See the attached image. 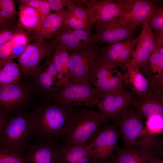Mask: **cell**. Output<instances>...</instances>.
<instances>
[{"instance_id":"cell-1","label":"cell","mask_w":163,"mask_h":163,"mask_svg":"<svg viewBox=\"0 0 163 163\" xmlns=\"http://www.w3.org/2000/svg\"><path fill=\"white\" fill-rule=\"evenodd\" d=\"M63 104L51 100L33 107L36 121L34 136L39 142H59L64 129L74 113L80 107Z\"/></svg>"},{"instance_id":"cell-2","label":"cell","mask_w":163,"mask_h":163,"mask_svg":"<svg viewBox=\"0 0 163 163\" xmlns=\"http://www.w3.org/2000/svg\"><path fill=\"white\" fill-rule=\"evenodd\" d=\"M109 123L99 111L91 108L81 107L66 125L60 141L61 145H86L95 133Z\"/></svg>"},{"instance_id":"cell-3","label":"cell","mask_w":163,"mask_h":163,"mask_svg":"<svg viewBox=\"0 0 163 163\" xmlns=\"http://www.w3.org/2000/svg\"><path fill=\"white\" fill-rule=\"evenodd\" d=\"M7 115V123L0 134V149L24 155L34 136L36 125L34 113L24 110Z\"/></svg>"},{"instance_id":"cell-4","label":"cell","mask_w":163,"mask_h":163,"mask_svg":"<svg viewBox=\"0 0 163 163\" xmlns=\"http://www.w3.org/2000/svg\"><path fill=\"white\" fill-rule=\"evenodd\" d=\"M143 118L131 106L113 123L118 126L124 146L157 150L160 140L148 131Z\"/></svg>"},{"instance_id":"cell-5","label":"cell","mask_w":163,"mask_h":163,"mask_svg":"<svg viewBox=\"0 0 163 163\" xmlns=\"http://www.w3.org/2000/svg\"><path fill=\"white\" fill-rule=\"evenodd\" d=\"M103 95L89 82H69L53 94L51 99L63 104L91 108L96 106Z\"/></svg>"},{"instance_id":"cell-6","label":"cell","mask_w":163,"mask_h":163,"mask_svg":"<svg viewBox=\"0 0 163 163\" xmlns=\"http://www.w3.org/2000/svg\"><path fill=\"white\" fill-rule=\"evenodd\" d=\"M101 46L94 43L82 49L68 50L70 61L69 82H89V79L95 65Z\"/></svg>"},{"instance_id":"cell-7","label":"cell","mask_w":163,"mask_h":163,"mask_svg":"<svg viewBox=\"0 0 163 163\" xmlns=\"http://www.w3.org/2000/svg\"><path fill=\"white\" fill-rule=\"evenodd\" d=\"M133 0H75L91 13L93 24H98L122 17Z\"/></svg>"},{"instance_id":"cell-8","label":"cell","mask_w":163,"mask_h":163,"mask_svg":"<svg viewBox=\"0 0 163 163\" xmlns=\"http://www.w3.org/2000/svg\"><path fill=\"white\" fill-rule=\"evenodd\" d=\"M138 98L122 87L104 94L96 106L109 122L113 123Z\"/></svg>"},{"instance_id":"cell-9","label":"cell","mask_w":163,"mask_h":163,"mask_svg":"<svg viewBox=\"0 0 163 163\" xmlns=\"http://www.w3.org/2000/svg\"><path fill=\"white\" fill-rule=\"evenodd\" d=\"M119 133L117 124L110 122L95 133L86 144L93 149L92 159H111L118 148Z\"/></svg>"},{"instance_id":"cell-10","label":"cell","mask_w":163,"mask_h":163,"mask_svg":"<svg viewBox=\"0 0 163 163\" xmlns=\"http://www.w3.org/2000/svg\"><path fill=\"white\" fill-rule=\"evenodd\" d=\"M55 48L53 43L43 39L38 40L28 44L24 52L17 58L22 74L31 76L44 58L54 54Z\"/></svg>"},{"instance_id":"cell-11","label":"cell","mask_w":163,"mask_h":163,"mask_svg":"<svg viewBox=\"0 0 163 163\" xmlns=\"http://www.w3.org/2000/svg\"><path fill=\"white\" fill-rule=\"evenodd\" d=\"M117 69L98 56L88 81L103 95L110 91L123 87V75Z\"/></svg>"},{"instance_id":"cell-12","label":"cell","mask_w":163,"mask_h":163,"mask_svg":"<svg viewBox=\"0 0 163 163\" xmlns=\"http://www.w3.org/2000/svg\"><path fill=\"white\" fill-rule=\"evenodd\" d=\"M0 87V109L8 115L24 110L31 97L28 86L20 83Z\"/></svg>"},{"instance_id":"cell-13","label":"cell","mask_w":163,"mask_h":163,"mask_svg":"<svg viewBox=\"0 0 163 163\" xmlns=\"http://www.w3.org/2000/svg\"><path fill=\"white\" fill-rule=\"evenodd\" d=\"M92 32L71 28L64 24L50 41L56 46H63L68 51L84 48L94 43Z\"/></svg>"},{"instance_id":"cell-14","label":"cell","mask_w":163,"mask_h":163,"mask_svg":"<svg viewBox=\"0 0 163 163\" xmlns=\"http://www.w3.org/2000/svg\"><path fill=\"white\" fill-rule=\"evenodd\" d=\"M117 19L96 25L93 34L94 43L101 45L106 43L111 44L133 37L136 27L120 24Z\"/></svg>"},{"instance_id":"cell-15","label":"cell","mask_w":163,"mask_h":163,"mask_svg":"<svg viewBox=\"0 0 163 163\" xmlns=\"http://www.w3.org/2000/svg\"><path fill=\"white\" fill-rule=\"evenodd\" d=\"M62 146L59 142H54L30 144L24 158L27 163H61Z\"/></svg>"},{"instance_id":"cell-16","label":"cell","mask_w":163,"mask_h":163,"mask_svg":"<svg viewBox=\"0 0 163 163\" xmlns=\"http://www.w3.org/2000/svg\"><path fill=\"white\" fill-rule=\"evenodd\" d=\"M157 7L152 2L145 0H133L126 11L117 23L125 26L142 27L155 12Z\"/></svg>"},{"instance_id":"cell-17","label":"cell","mask_w":163,"mask_h":163,"mask_svg":"<svg viewBox=\"0 0 163 163\" xmlns=\"http://www.w3.org/2000/svg\"><path fill=\"white\" fill-rule=\"evenodd\" d=\"M53 54L47 57L44 63L30 76L34 78L39 88L49 95L50 100L51 96L63 87L54 64Z\"/></svg>"},{"instance_id":"cell-18","label":"cell","mask_w":163,"mask_h":163,"mask_svg":"<svg viewBox=\"0 0 163 163\" xmlns=\"http://www.w3.org/2000/svg\"><path fill=\"white\" fill-rule=\"evenodd\" d=\"M139 36L131 62L145 75L147 62L155 47L153 32L149 26L148 21L142 27Z\"/></svg>"},{"instance_id":"cell-19","label":"cell","mask_w":163,"mask_h":163,"mask_svg":"<svg viewBox=\"0 0 163 163\" xmlns=\"http://www.w3.org/2000/svg\"><path fill=\"white\" fill-rule=\"evenodd\" d=\"M143 118L153 115L163 117V90L150 85V89L143 97L138 98L131 106Z\"/></svg>"},{"instance_id":"cell-20","label":"cell","mask_w":163,"mask_h":163,"mask_svg":"<svg viewBox=\"0 0 163 163\" xmlns=\"http://www.w3.org/2000/svg\"><path fill=\"white\" fill-rule=\"evenodd\" d=\"M126 71L123 75V88H127L138 98L144 96L150 89L148 79L131 62L126 66Z\"/></svg>"},{"instance_id":"cell-21","label":"cell","mask_w":163,"mask_h":163,"mask_svg":"<svg viewBox=\"0 0 163 163\" xmlns=\"http://www.w3.org/2000/svg\"><path fill=\"white\" fill-rule=\"evenodd\" d=\"M156 153L150 149L124 146L117 149L111 160L114 163H148Z\"/></svg>"},{"instance_id":"cell-22","label":"cell","mask_w":163,"mask_h":163,"mask_svg":"<svg viewBox=\"0 0 163 163\" xmlns=\"http://www.w3.org/2000/svg\"><path fill=\"white\" fill-rule=\"evenodd\" d=\"M67 9L51 13L42 22L39 29L32 35L31 41L50 40L65 22Z\"/></svg>"},{"instance_id":"cell-23","label":"cell","mask_w":163,"mask_h":163,"mask_svg":"<svg viewBox=\"0 0 163 163\" xmlns=\"http://www.w3.org/2000/svg\"><path fill=\"white\" fill-rule=\"evenodd\" d=\"M18 27L33 34L40 28L41 18L39 12L26 3L20 5Z\"/></svg>"},{"instance_id":"cell-24","label":"cell","mask_w":163,"mask_h":163,"mask_svg":"<svg viewBox=\"0 0 163 163\" xmlns=\"http://www.w3.org/2000/svg\"><path fill=\"white\" fill-rule=\"evenodd\" d=\"M61 163H88L92 159L93 149L90 145H69L61 147Z\"/></svg>"},{"instance_id":"cell-25","label":"cell","mask_w":163,"mask_h":163,"mask_svg":"<svg viewBox=\"0 0 163 163\" xmlns=\"http://www.w3.org/2000/svg\"><path fill=\"white\" fill-rule=\"evenodd\" d=\"M12 57L0 60V86L20 83L22 74L19 64Z\"/></svg>"},{"instance_id":"cell-26","label":"cell","mask_w":163,"mask_h":163,"mask_svg":"<svg viewBox=\"0 0 163 163\" xmlns=\"http://www.w3.org/2000/svg\"><path fill=\"white\" fill-rule=\"evenodd\" d=\"M145 76L151 84L158 85L163 82V55L154 50L147 62Z\"/></svg>"},{"instance_id":"cell-27","label":"cell","mask_w":163,"mask_h":163,"mask_svg":"<svg viewBox=\"0 0 163 163\" xmlns=\"http://www.w3.org/2000/svg\"><path fill=\"white\" fill-rule=\"evenodd\" d=\"M67 8L78 18L90 24H93L91 14L85 7L76 4L75 0H69Z\"/></svg>"},{"instance_id":"cell-28","label":"cell","mask_w":163,"mask_h":163,"mask_svg":"<svg viewBox=\"0 0 163 163\" xmlns=\"http://www.w3.org/2000/svg\"><path fill=\"white\" fill-rule=\"evenodd\" d=\"M64 23L73 29L82 30L92 32V24L78 18L72 14L68 9Z\"/></svg>"},{"instance_id":"cell-29","label":"cell","mask_w":163,"mask_h":163,"mask_svg":"<svg viewBox=\"0 0 163 163\" xmlns=\"http://www.w3.org/2000/svg\"><path fill=\"white\" fill-rule=\"evenodd\" d=\"M146 128L151 134L154 135L163 133V117L153 115L147 119Z\"/></svg>"},{"instance_id":"cell-30","label":"cell","mask_w":163,"mask_h":163,"mask_svg":"<svg viewBox=\"0 0 163 163\" xmlns=\"http://www.w3.org/2000/svg\"><path fill=\"white\" fill-rule=\"evenodd\" d=\"M0 163H27L23 156L12 151L0 149Z\"/></svg>"},{"instance_id":"cell-31","label":"cell","mask_w":163,"mask_h":163,"mask_svg":"<svg viewBox=\"0 0 163 163\" xmlns=\"http://www.w3.org/2000/svg\"><path fill=\"white\" fill-rule=\"evenodd\" d=\"M152 30L163 32V7L157 8L156 11L148 21Z\"/></svg>"},{"instance_id":"cell-32","label":"cell","mask_w":163,"mask_h":163,"mask_svg":"<svg viewBox=\"0 0 163 163\" xmlns=\"http://www.w3.org/2000/svg\"><path fill=\"white\" fill-rule=\"evenodd\" d=\"M32 35L28 32L20 28L11 40L12 46L17 45H27L31 41Z\"/></svg>"},{"instance_id":"cell-33","label":"cell","mask_w":163,"mask_h":163,"mask_svg":"<svg viewBox=\"0 0 163 163\" xmlns=\"http://www.w3.org/2000/svg\"><path fill=\"white\" fill-rule=\"evenodd\" d=\"M18 22L13 20L4 10L0 11V26L1 29H16Z\"/></svg>"},{"instance_id":"cell-34","label":"cell","mask_w":163,"mask_h":163,"mask_svg":"<svg viewBox=\"0 0 163 163\" xmlns=\"http://www.w3.org/2000/svg\"><path fill=\"white\" fill-rule=\"evenodd\" d=\"M0 8L1 10H5L13 20L18 22L14 1L0 0Z\"/></svg>"},{"instance_id":"cell-35","label":"cell","mask_w":163,"mask_h":163,"mask_svg":"<svg viewBox=\"0 0 163 163\" xmlns=\"http://www.w3.org/2000/svg\"><path fill=\"white\" fill-rule=\"evenodd\" d=\"M19 28L1 29L0 32V46L11 40Z\"/></svg>"},{"instance_id":"cell-36","label":"cell","mask_w":163,"mask_h":163,"mask_svg":"<svg viewBox=\"0 0 163 163\" xmlns=\"http://www.w3.org/2000/svg\"><path fill=\"white\" fill-rule=\"evenodd\" d=\"M51 9L56 12L60 11L67 7L69 0H47Z\"/></svg>"},{"instance_id":"cell-37","label":"cell","mask_w":163,"mask_h":163,"mask_svg":"<svg viewBox=\"0 0 163 163\" xmlns=\"http://www.w3.org/2000/svg\"><path fill=\"white\" fill-rule=\"evenodd\" d=\"M155 42V50L163 55V32H153Z\"/></svg>"},{"instance_id":"cell-38","label":"cell","mask_w":163,"mask_h":163,"mask_svg":"<svg viewBox=\"0 0 163 163\" xmlns=\"http://www.w3.org/2000/svg\"><path fill=\"white\" fill-rule=\"evenodd\" d=\"M12 44L10 41L0 46V59H8L11 57Z\"/></svg>"},{"instance_id":"cell-39","label":"cell","mask_w":163,"mask_h":163,"mask_svg":"<svg viewBox=\"0 0 163 163\" xmlns=\"http://www.w3.org/2000/svg\"><path fill=\"white\" fill-rule=\"evenodd\" d=\"M40 6L41 10L40 16L41 23L51 13V8L47 0H40Z\"/></svg>"},{"instance_id":"cell-40","label":"cell","mask_w":163,"mask_h":163,"mask_svg":"<svg viewBox=\"0 0 163 163\" xmlns=\"http://www.w3.org/2000/svg\"><path fill=\"white\" fill-rule=\"evenodd\" d=\"M27 45H17L12 46L11 57L14 58H18L25 51Z\"/></svg>"},{"instance_id":"cell-41","label":"cell","mask_w":163,"mask_h":163,"mask_svg":"<svg viewBox=\"0 0 163 163\" xmlns=\"http://www.w3.org/2000/svg\"><path fill=\"white\" fill-rule=\"evenodd\" d=\"M8 120L7 114L0 109V134L1 133L6 125Z\"/></svg>"},{"instance_id":"cell-42","label":"cell","mask_w":163,"mask_h":163,"mask_svg":"<svg viewBox=\"0 0 163 163\" xmlns=\"http://www.w3.org/2000/svg\"><path fill=\"white\" fill-rule=\"evenodd\" d=\"M39 1L40 0H28L26 4L34 8L39 12L41 16V12L40 6Z\"/></svg>"},{"instance_id":"cell-43","label":"cell","mask_w":163,"mask_h":163,"mask_svg":"<svg viewBox=\"0 0 163 163\" xmlns=\"http://www.w3.org/2000/svg\"><path fill=\"white\" fill-rule=\"evenodd\" d=\"M88 163H114L111 159H91Z\"/></svg>"},{"instance_id":"cell-44","label":"cell","mask_w":163,"mask_h":163,"mask_svg":"<svg viewBox=\"0 0 163 163\" xmlns=\"http://www.w3.org/2000/svg\"><path fill=\"white\" fill-rule=\"evenodd\" d=\"M148 163H163V160L159 158L155 155L150 158Z\"/></svg>"},{"instance_id":"cell-45","label":"cell","mask_w":163,"mask_h":163,"mask_svg":"<svg viewBox=\"0 0 163 163\" xmlns=\"http://www.w3.org/2000/svg\"><path fill=\"white\" fill-rule=\"evenodd\" d=\"M157 152L163 160V138L162 140H160Z\"/></svg>"},{"instance_id":"cell-46","label":"cell","mask_w":163,"mask_h":163,"mask_svg":"<svg viewBox=\"0 0 163 163\" xmlns=\"http://www.w3.org/2000/svg\"><path fill=\"white\" fill-rule=\"evenodd\" d=\"M28 1V0H16V1L20 5L26 3Z\"/></svg>"}]
</instances>
